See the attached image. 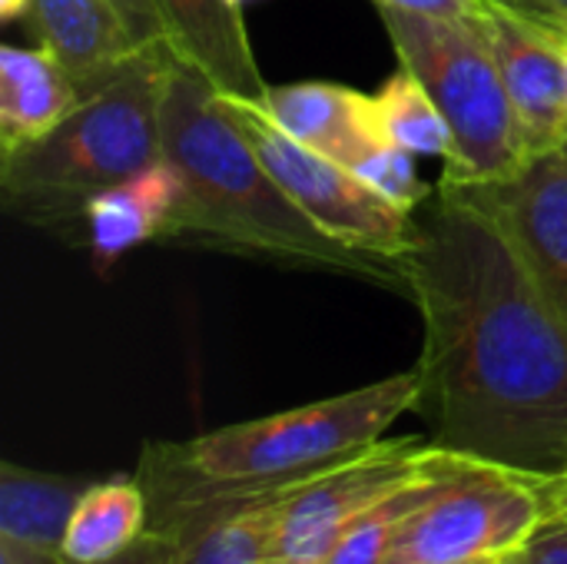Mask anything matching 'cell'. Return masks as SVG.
I'll return each instance as SVG.
<instances>
[{"label": "cell", "mask_w": 567, "mask_h": 564, "mask_svg": "<svg viewBox=\"0 0 567 564\" xmlns=\"http://www.w3.org/2000/svg\"><path fill=\"white\" fill-rule=\"evenodd\" d=\"M402 256L425 326L419 412L445 452L535 479L567 472V319L498 219L442 183Z\"/></svg>", "instance_id": "1"}, {"label": "cell", "mask_w": 567, "mask_h": 564, "mask_svg": "<svg viewBox=\"0 0 567 564\" xmlns=\"http://www.w3.org/2000/svg\"><path fill=\"white\" fill-rule=\"evenodd\" d=\"M159 133L163 156L186 183L176 239H199L286 266L349 273L409 293L402 259L332 239L292 203L236 126L213 83L176 57L166 63L163 76Z\"/></svg>", "instance_id": "2"}, {"label": "cell", "mask_w": 567, "mask_h": 564, "mask_svg": "<svg viewBox=\"0 0 567 564\" xmlns=\"http://www.w3.org/2000/svg\"><path fill=\"white\" fill-rule=\"evenodd\" d=\"M422 396L419 369L189 442H150L136 479L150 509L223 492H256L316 475L375 442Z\"/></svg>", "instance_id": "3"}, {"label": "cell", "mask_w": 567, "mask_h": 564, "mask_svg": "<svg viewBox=\"0 0 567 564\" xmlns=\"http://www.w3.org/2000/svg\"><path fill=\"white\" fill-rule=\"evenodd\" d=\"M169 60L173 53H140L43 140L0 156L7 199L63 213L163 160L159 103Z\"/></svg>", "instance_id": "4"}, {"label": "cell", "mask_w": 567, "mask_h": 564, "mask_svg": "<svg viewBox=\"0 0 567 564\" xmlns=\"http://www.w3.org/2000/svg\"><path fill=\"white\" fill-rule=\"evenodd\" d=\"M402 70L442 110L455 136L442 183L472 186L512 176L528 156L518 120L482 23L472 17L412 13L379 7Z\"/></svg>", "instance_id": "5"}, {"label": "cell", "mask_w": 567, "mask_h": 564, "mask_svg": "<svg viewBox=\"0 0 567 564\" xmlns=\"http://www.w3.org/2000/svg\"><path fill=\"white\" fill-rule=\"evenodd\" d=\"M545 482L458 455L439 495L409 519L385 564H495L548 519Z\"/></svg>", "instance_id": "6"}, {"label": "cell", "mask_w": 567, "mask_h": 564, "mask_svg": "<svg viewBox=\"0 0 567 564\" xmlns=\"http://www.w3.org/2000/svg\"><path fill=\"white\" fill-rule=\"evenodd\" d=\"M223 106L246 133V140L256 146L259 160L269 166L279 186L322 233H329L332 239L352 249L389 256V259H402L412 249L415 213L375 193L349 166L282 133L262 113L259 103L223 96Z\"/></svg>", "instance_id": "7"}, {"label": "cell", "mask_w": 567, "mask_h": 564, "mask_svg": "<svg viewBox=\"0 0 567 564\" xmlns=\"http://www.w3.org/2000/svg\"><path fill=\"white\" fill-rule=\"evenodd\" d=\"M439 455L435 442H375L296 485L279 509L269 564H322L339 539L382 499L425 475Z\"/></svg>", "instance_id": "8"}, {"label": "cell", "mask_w": 567, "mask_h": 564, "mask_svg": "<svg viewBox=\"0 0 567 564\" xmlns=\"http://www.w3.org/2000/svg\"><path fill=\"white\" fill-rule=\"evenodd\" d=\"M475 20L498 60L525 156L567 146L565 23L522 0H478Z\"/></svg>", "instance_id": "9"}, {"label": "cell", "mask_w": 567, "mask_h": 564, "mask_svg": "<svg viewBox=\"0 0 567 564\" xmlns=\"http://www.w3.org/2000/svg\"><path fill=\"white\" fill-rule=\"evenodd\" d=\"M465 189L498 219L538 289L567 319V146Z\"/></svg>", "instance_id": "10"}, {"label": "cell", "mask_w": 567, "mask_h": 564, "mask_svg": "<svg viewBox=\"0 0 567 564\" xmlns=\"http://www.w3.org/2000/svg\"><path fill=\"white\" fill-rule=\"evenodd\" d=\"M306 479L256 492H223L153 505L150 529L169 542L176 564H269L282 499Z\"/></svg>", "instance_id": "11"}, {"label": "cell", "mask_w": 567, "mask_h": 564, "mask_svg": "<svg viewBox=\"0 0 567 564\" xmlns=\"http://www.w3.org/2000/svg\"><path fill=\"white\" fill-rule=\"evenodd\" d=\"M166 43L176 60L203 73L219 96L262 103L269 83L262 80L246 33L243 7L233 0H153Z\"/></svg>", "instance_id": "12"}, {"label": "cell", "mask_w": 567, "mask_h": 564, "mask_svg": "<svg viewBox=\"0 0 567 564\" xmlns=\"http://www.w3.org/2000/svg\"><path fill=\"white\" fill-rule=\"evenodd\" d=\"M27 20L37 47L60 60L83 100L140 57L113 0H30Z\"/></svg>", "instance_id": "13"}, {"label": "cell", "mask_w": 567, "mask_h": 564, "mask_svg": "<svg viewBox=\"0 0 567 564\" xmlns=\"http://www.w3.org/2000/svg\"><path fill=\"white\" fill-rule=\"evenodd\" d=\"M183 206L186 183L166 156L136 176L96 193L83 206L96 263L106 266L126 249L153 239H176Z\"/></svg>", "instance_id": "14"}, {"label": "cell", "mask_w": 567, "mask_h": 564, "mask_svg": "<svg viewBox=\"0 0 567 564\" xmlns=\"http://www.w3.org/2000/svg\"><path fill=\"white\" fill-rule=\"evenodd\" d=\"M259 106L282 133L342 166H349L365 143L382 136L372 116V96L339 83L306 80L269 86Z\"/></svg>", "instance_id": "15"}, {"label": "cell", "mask_w": 567, "mask_h": 564, "mask_svg": "<svg viewBox=\"0 0 567 564\" xmlns=\"http://www.w3.org/2000/svg\"><path fill=\"white\" fill-rule=\"evenodd\" d=\"M80 103V86L43 47H0V156L43 140Z\"/></svg>", "instance_id": "16"}, {"label": "cell", "mask_w": 567, "mask_h": 564, "mask_svg": "<svg viewBox=\"0 0 567 564\" xmlns=\"http://www.w3.org/2000/svg\"><path fill=\"white\" fill-rule=\"evenodd\" d=\"M150 529V502L140 479L93 482L73 509L60 558L63 564H106L130 552Z\"/></svg>", "instance_id": "17"}, {"label": "cell", "mask_w": 567, "mask_h": 564, "mask_svg": "<svg viewBox=\"0 0 567 564\" xmlns=\"http://www.w3.org/2000/svg\"><path fill=\"white\" fill-rule=\"evenodd\" d=\"M93 482L76 475H50L20 469L13 462L0 465V535L60 555L66 525L76 502Z\"/></svg>", "instance_id": "18"}, {"label": "cell", "mask_w": 567, "mask_h": 564, "mask_svg": "<svg viewBox=\"0 0 567 564\" xmlns=\"http://www.w3.org/2000/svg\"><path fill=\"white\" fill-rule=\"evenodd\" d=\"M455 462L458 455L455 452H445L439 449L432 469L419 479H412L409 485H402L399 492H392L389 499H382L379 505H372L342 539L339 545L326 555L322 564H385L402 529L409 525V519L415 512H422L435 495L439 489L449 482V475L455 472Z\"/></svg>", "instance_id": "19"}, {"label": "cell", "mask_w": 567, "mask_h": 564, "mask_svg": "<svg viewBox=\"0 0 567 564\" xmlns=\"http://www.w3.org/2000/svg\"><path fill=\"white\" fill-rule=\"evenodd\" d=\"M372 116L385 140L412 150L415 156L425 153V156L452 160L455 153L452 126L445 123L435 100L409 70H399L395 76H389L385 86L372 96Z\"/></svg>", "instance_id": "20"}, {"label": "cell", "mask_w": 567, "mask_h": 564, "mask_svg": "<svg viewBox=\"0 0 567 564\" xmlns=\"http://www.w3.org/2000/svg\"><path fill=\"white\" fill-rule=\"evenodd\" d=\"M349 170L369 183L375 193H382L385 199H392L395 206L415 213L429 196V183H422L419 170H415V153L379 136L372 143H365L352 160H349Z\"/></svg>", "instance_id": "21"}, {"label": "cell", "mask_w": 567, "mask_h": 564, "mask_svg": "<svg viewBox=\"0 0 567 564\" xmlns=\"http://www.w3.org/2000/svg\"><path fill=\"white\" fill-rule=\"evenodd\" d=\"M116 10L123 13L140 53H173L166 43V27L153 0H113Z\"/></svg>", "instance_id": "22"}, {"label": "cell", "mask_w": 567, "mask_h": 564, "mask_svg": "<svg viewBox=\"0 0 567 564\" xmlns=\"http://www.w3.org/2000/svg\"><path fill=\"white\" fill-rule=\"evenodd\" d=\"M522 564H567V522L561 519H545L535 535L525 542L518 552Z\"/></svg>", "instance_id": "23"}, {"label": "cell", "mask_w": 567, "mask_h": 564, "mask_svg": "<svg viewBox=\"0 0 567 564\" xmlns=\"http://www.w3.org/2000/svg\"><path fill=\"white\" fill-rule=\"evenodd\" d=\"M106 564H176V558H173L169 542L159 532L146 529V535L130 552H123L120 558H113V562Z\"/></svg>", "instance_id": "24"}, {"label": "cell", "mask_w": 567, "mask_h": 564, "mask_svg": "<svg viewBox=\"0 0 567 564\" xmlns=\"http://www.w3.org/2000/svg\"><path fill=\"white\" fill-rule=\"evenodd\" d=\"M379 7L412 10V13H439V17H472L478 0H375Z\"/></svg>", "instance_id": "25"}, {"label": "cell", "mask_w": 567, "mask_h": 564, "mask_svg": "<svg viewBox=\"0 0 567 564\" xmlns=\"http://www.w3.org/2000/svg\"><path fill=\"white\" fill-rule=\"evenodd\" d=\"M0 564H63V558L53 552H43V548H33V545H23V542L0 535Z\"/></svg>", "instance_id": "26"}, {"label": "cell", "mask_w": 567, "mask_h": 564, "mask_svg": "<svg viewBox=\"0 0 567 564\" xmlns=\"http://www.w3.org/2000/svg\"><path fill=\"white\" fill-rule=\"evenodd\" d=\"M545 509H548L551 519L567 522V472L545 482Z\"/></svg>", "instance_id": "27"}, {"label": "cell", "mask_w": 567, "mask_h": 564, "mask_svg": "<svg viewBox=\"0 0 567 564\" xmlns=\"http://www.w3.org/2000/svg\"><path fill=\"white\" fill-rule=\"evenodd\" d=\"M525 7H532V10H538V13H545V17H551V20H558V23H565L567 27V0H522Z\"/></svg>", "instance_id": "28"}, {"label": "cell", "mask_w": 567, "mask_h": 564, "mask_svg": "<svg viewBox=\"0 0 567 564\" xmlns=\"http://www.w3.org/2000/svg\"><path fill=\"white\" fill-rule=\"evenodd\" d=\"M27 10H30V0H0V17H3V20L27 17Z\"/></svg>", "instance_id": "29"}, {"label": "cell", "mask_w": 567, "mask_h": 564, "mask_svg": "<svg viewBox=\"0 0 567 564\" xmlns=\"http://www.w3.org/2000/svg\"><path fill=\"white\" fill-rule=\"evenodd\" d=\"M502 564H522V562H518V555H512V558H505Z\"/></svg>", "instance_id": "30"}, {"label": "cell", "mask_w": 567, "mask_h": 564, "mask_svg": "<svg viewBox=\"0 0 567 564\" xmlns=\"http://www.w3.org/2000/svg\"><path fill=\"white\" fill-rule=\"evenodd\" d=\"M236 7H246V3H252V0H233Z\"/></svg>", "instance_id": "31"}, {"label": "cell", "mask_w": 567, "mask_h": 564, "mask_svg": "<svg viewBox=\"0 0 567 564\" xmlns=\"http://www.w3.org/2000/svg\"><path fill=\"white\" fill-rule=\"evenodd\" d=\"M565 50H567V27H565Z\"/></svg>", "instance_id": "32"}, {"label": "cell", "mask_w": 567, "mask_h": 564, "mask_svg": "<svg viewBox=\"0 0 567 564\" xmlns=\"http://www.w3.org/2000/svg\"><path fill=\"white\" fill-rule=\"evenodd\" d=\"M495 564H502V562H495Z\"/></svg>", "instance_id": "33"}]
</instances>
